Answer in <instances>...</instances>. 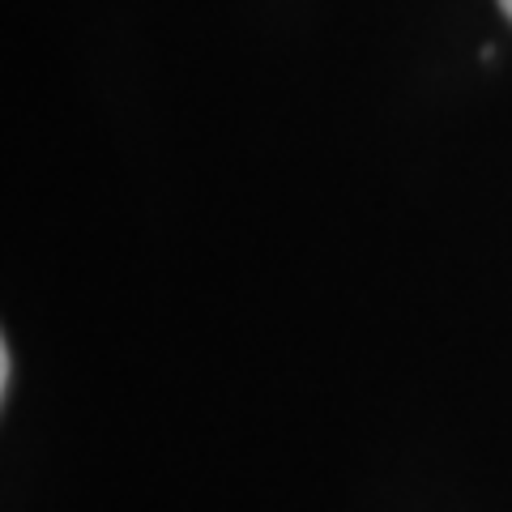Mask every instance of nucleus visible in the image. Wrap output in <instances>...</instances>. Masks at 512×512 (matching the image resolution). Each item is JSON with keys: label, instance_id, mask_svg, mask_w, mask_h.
Instances as JSON below:
<instances>
[{"label": "nucleus", "instance_id": "obj_1", "mask_svg": "<svg viewBox=\"0 0 512 512\" xmlns=\"http://www.w3.org/2000/svg\"><path fill=\"white\" fill-rule=\"evenodd\" d=\"M9 384H13V350L5 342L0 346V393H9Z\"/></svg>", "mask_w": 512, "mask_h": 512}, {"label": "nucleus", "instance_id": "obj_2", "mask_svg": "<svg viewBox=\"0 0 512 512\" xmlns=\"http://www.w3.org/2000/svg\"><path fill=\"white\" fill-rule=\"evenodd\" d=\"M500 9L508 13V18H512V0H500Z\"/></svg>", "mask_w": 512, "mask_h": 512}]
</instances>
